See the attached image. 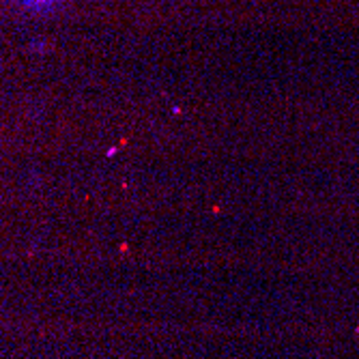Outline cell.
Returning a JSON list of instances; mask_svg holds the SVG:
<instances>
[{
    "label": "cell",
    "mask_w": 359,
    "mask_h": 359,
    "mask_svg": "<svg viewBox=\"0 0 359 359\" xmlns=\"http://www.w3.org/2000/svg\"><path fill=\"white\" fill-rule=\"evenodd\" d=\"M37 3H46V0H37Z\"/></svg>",
    "instance_id": "1"
}]
</instances>
